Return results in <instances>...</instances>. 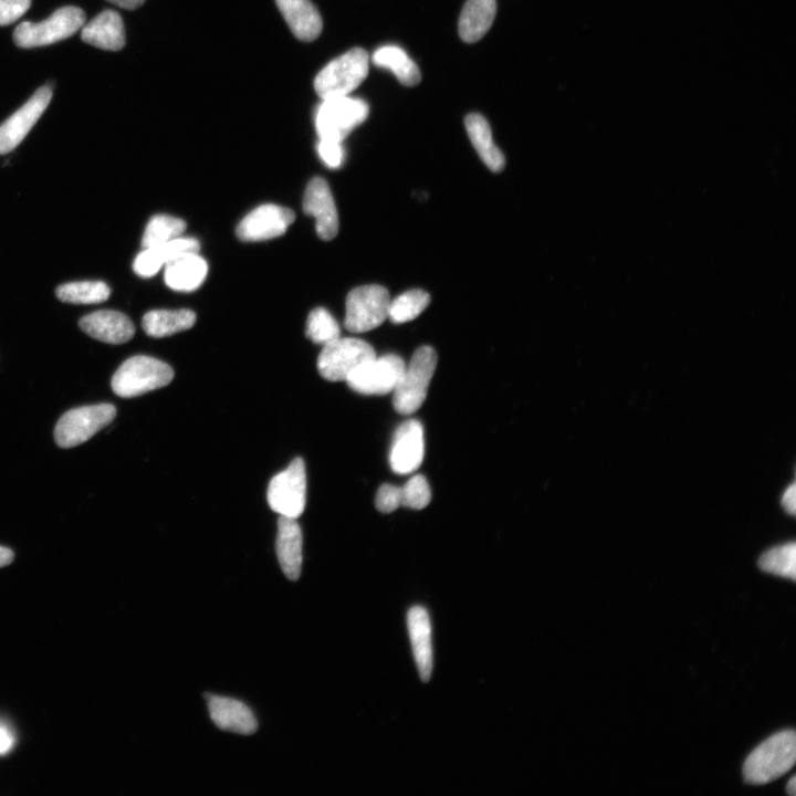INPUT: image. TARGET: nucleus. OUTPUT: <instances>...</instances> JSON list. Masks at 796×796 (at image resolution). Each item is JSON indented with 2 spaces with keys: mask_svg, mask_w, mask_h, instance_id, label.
<instances>
[{
  "mask_svg": "<svg viewBox=\"0 0 796 796\" xmlns=\"http://www.w3.org/2000/svg\"><path fill=\"white\" fill-rule=\"evenodd\" d=\"M786 792H787V794H789L790 796H795V794H796V777H795V776H793V777L789 779V782L787 783V785H786Z\"/></svg>",
  "mask_w": 796,
  "mask_h": 796,
  "instance_id": "41",
  "label": "nucleus"
},
{
  "mask_svg": "<svg viewBox=\"0 0 796 796\" xmlns=\"http://www.w3.org/2000/svg\"><path fill=\"white\" fill-rule=\"evenodd\" d=\"M468 136L486 167L501 171L505 165L502 151L493 143L492 132L488 121L478 113H471L464 118Z\"/></svg>",
  "mask_w": 796,
  "mask_h": 796,
  "instance_id": "25",
  "label": "nucleus"
},
{
  "mask_svg": "<svg viewBox=\"0 0 796 796\" xmlns=\"http://www.w3.org/2000/svg\"><path fill=\"white\" fill-rule=\"evenodd\" d=\"M31 0H0V25H9L22 17Z\"/></svg>",
  "mask_w": 796,
  "mask_h": 796,
  "instance_id": "36",
  "label": "nucleus"
},
{
  "mask_svg": "<svg viewBox=\"0 0 796 796\" xmlns=\"http://www.w3.org/2000/svg\"><path fill=\"white\" fill-rule=\"evenodd\" d=\"M305 335L314 344L324 346L341 336V328L326 308L316 307L307 317Z\"/></svg>",
  "mask_w": 796,
  "mask_h": 796,
  "instance_id": "32",
  "label": "nucleus"
},
{
  "mask_svg": "<svg viewBox=\"0 0 796 796\" xmlns=\"http://www.w3.org/2000/svg\"><path fill=\"white\" fill-rule=\"evenodd\" d=\"M796 485L789 484L782 494L781 504L784 511L794 516L796 512Z\"/></svg>",
  "mask_w": 796,
  "mask_h": 796,
  "instance_id": "37",
  "label": "nucleus"
},
{
  "mask_svg": "<svg viewBox=\"0 0 796 796\" xmlns=\"http://www.w3.org/2000/svg\"><path fill=\"white\" fill-rule=\"evenodd\" d=\"M796 760V735L793 730L774 734L761 743L745 760L744 779L764 785L788 773Z\"/></svg>",
  "mask_w": 796,
  "mask_h": 796,
  "instance_id": "1",
  "label": "nucleus"
},
{
  "mask_svg": "<svg viewBox=\"0 0 796 796\" xmlns=\"http://www.w3.org/2000/svg\"><path fill=\"white\" fill-rule=\"evenodd\" d=\"M116 416L112 404H97L71 409L62 415L54 429V439L61 448L78 446L111 423Z\"/></svg>",
  "mask_w": 796,
  "mask_h": 796,
  "instance_id": "7",
  "label": "nucleus"
},
{
  "mask_svg": "<svg viewBox=\"0 0 796 796\" xmlns=\"http://www.w3.org/2000/svg\"><path fill=\"white\" fill-rule=\"evenodd\" d=\"M266 499L270 507L281 516H301L306 503V472L302 458L292 460L285 470L271 479Z\"/></svg>",
  "mask_w": 796,
  "mask_h": 796,
  "instance_id": "10",
  "label": "nucleus"
},
{
  "mask_svg": "<svg viewBox=\"0 0 796 796\" xmlns=\"http://www.w3.org/2000/svg\"><path fill=\"white\" fill-rule=\"evenodd\" d=\"M401 490V505L412 510L426 507L431 500V490L427 479L417 474L410 478Z\"/></svg>",
  "mask_w": 796,
  "mask_h": 796,
  "instance_id": "33",
  "label": "nucleus"
},
{
  "mask_svg": "<svg viewBox=\"0 0 796 796\" xmlns=\"http://www.w3.org/2000/svg\"><path fill=\"white\" fill-rule=\"evenodd\" d=\"M407 628L419 675L427 682L433 669V647L431 619L423 606L415 605L409 608Z\"/></svg>",
  "mask_w": 796,
  "mask_h": 796,
  "instance_id": "16",
  "label": "nucleus"
},
{
  "mask_svg": "<svg viewBox=\"0 0 796 796\" xmlns=\"http://www.w3.org/2000/svg\"><path fill=\"white\" fill-rule=\"evenodd\" d=\"M185 229L186 223L179 218L167 214L154 216L145 228L142 244L144 248H150L166 243L181 237Z\"/></svg>",
  "mask_w": 796,
  "mask_h": 796,
  "instance_id": "31",
  "label": "nucleus"
},
{
  "mask_svg": "<svg viewBox=\"0 0 796 796\" xmlns=\"http://www.w3.org/2000/svg\"><path fill=\"white\" fill-rule=\"evenodd\" d=\"M371 61L376 66L390 70L405 86H415L421 80L419 67L399 46L379 48L374 52Z\"/></svg>",
  "mask_w": 796,
  "mask_h": 796,
  "instance_id": "27",
  "label": "nucleus"
},
{
  "mask_svg": "<svg viewBox=\"0 0 796 796\" xmlns=\"http://www.w3.org/2000/svg\"><path fill=\"white\" fill-rule=\"evenodd\" d=\"M317 153L324 164L331 168H337L344 159V150L341 142L320 139Z\"/></svg>",
  "mask_w": 796,
  "mask_h": 796,
  "instance_id": "35",
  "label": "nucleus"
},
{
  "mask_svg": "<svg viewBox=\"0 0 796 796\" xmlns=\"http://www.w3.org/2000/svg\"><path fill=\"white\" fill-rule=\"evenodd\" d=\"M375 505L379 512L390 513L401 506V490L392 484H383L379 486Z\"/></svg>",
  "mask_w": 796,
  "mask_h": 796,
  "instance_id": "34",
  "label": "nucleus"
},
{
  "mask_svg": "<svg viewBox=\"0 0 796 796\" xmlns=\"http://www.w3.org/2000/svg\"><path fill=\"white\" fill-rule=\"evenodd\" d=\"M174 369L166 363L145 355L126 359L112 377L113 391L123 398H132L170 384Z\"/></svg>",
  "mask_w": 796,
  "mask_h": 796,
  "instance_id": "2",
  "label": "nucleus"
},
{
  "mask_svg": "<svg viewBox=\"0 0 796 796\" xmlns=\"http://www.w3.org/2000/svg\"><path fill=\"white\" fill-rule=\"evenodd\" d=\"M208 273L206 260L199 252L178 256L165 265L164 280L174 291L190 292L198 289Z\"/></svg>",
  "mask_w": 796,
  "mask_h": 796,
  "instance_id": "23",
  "label": "nucleus"
},
{
  "mask_svg": "<svg viewBox=\"0 0 796 796\" xmlns=\"http://www.w3.org/2000/svg\"><path fill=\"white\" fill-rule=\"evenodd\" d=\"M369 114L366 102L346 96L323 100L315 116L320 139L343 142Z\"/></svg>",
  "mask_w": 796,
  "mask_h": 796,
  "instance_id": "6",
  "label": "nucleus"
},
{
  "mask_svg": "<svg viewBox=\"0 0 796 796\" xmlns=\"http://www.w3.org/2000/svg\"><path fill=\"white\" fill-rule=\"evenodd\" d=\"M196 323V314L186 308L154 310L143 317V328L148 336L160 338L189 329Z\"/></svg>",
  "mask_w": 796,
  "mask_h": 796,
  "instance_id": "26",
  "label": "nucleus"
},
{
  "mask_svg": "<svg viewBox=\"0 0 796 796\" xmlns=\"http://www.w3.org/2000/svg\"><path fill=\"white\" fill-rule=\"evenodd\" d=\"M390 297L387 289L377 284L353 289L346 298L345 327L352 333H365L388 318Z\"/></svg>",
  "mask_w": 796,
  "mask_h": 796,
  "instance_id": "9",
  "label": "nucleus"
},
{
  "mask_svg": "<svg viewBox=\"0 0 796 796\" xmlns=\"http://www.w3.org/2000/svg\"><path fill=\"white\" fill-rule=\"evenodd\" d=\"M430 295L418 289L409 290L390 300L388 318L396 324L409 322L419 316L429 305Z\"/></svg>",
  "mask_w": 796,
  "mask_h": 796,
  "instance_id": "30",
  "label": "nucleus"
},
{
  "mask_svg": "<svg viewBox=\"0 0 796 796\" xmlns=\"http://www.w3.org/2000/svg\"><path fill=\"white\" fill-rule=\"evenodd\" d=\"M85 18L81 8L63 7L44 21L20 23L13 31V41L23 49L49 45L77 32L84 25Z\"/></svg>",
  "mask_w": 796,
  "mask_h": 796,
  "instance_id": "5",
  "label": "nucleus"
},
{
  "mask_svg": "<svg viewBox=\"0 0 796 796\" xmlns=\"http://www.w3.org/2000/svg\"><path fill=\"white\" fill-rule=\"evenodd\" d=\"M303 210L315 218L317 235L325 241L338 232V214L328 184L321 177L313 178L306 186Z\"/></svg>",
  "mask_w": 796,
  "mask_h": 796,
  "instance_id": "15",
  "label": "nucleus"
},
{
  "mask_svg": "<svg viewBox=\"0 0 796 796\" xmlns=\"http://www.w3.org/2000/svg\"><path fill=\"white\" fill-rule=\"evenodd\" d=\"M13 558L14 554L10 548L0 546V567L11 564Z\"/></svg>",
  "mask_w": 796,
  "mask_h": 796,
  "instance_id": "40",
  "label": "nucleus"
},
{
  "mask_svg": "<svg viewBox=\"0 0 796 796\" xmlns=\"http://www.w3.org/2000/svg\"><path fill=\"white\" fill-rule=\"evenodd\" d=\"M425 454L423 428L416 419L404 421L395 431L389 453L391 470L408 474L419 468Z\"/></svg>",
  "mask_w": 796,
  "mask_h": 796,
  "instance_id": "14",
  "label": "nucleus"
},
{
  "mask_svg": "<svg viewBox=\"0 0 796 796\" xmlns=\"http://www.w3.org/2000/svg\"><path fill=\"white\" fill-rule=\"evenodd\" d=\"M56 297L72 304H95L108 298L111 290L102 281H77L59 285Z\"/></svg>",
  "mask_w": 796,
  "mask_h": 796,
  "instance_id": "28",
  "label": "nucleus"
},
{
  "mask_svg": "<svg viewBox=\"0 0 796 796\" xmlns=\"http://www.w3.org/2000/svg\"><path fill=\"white\" fill-rule=\"evenodd\" d=\"M758 567L766 573L796 579V545L795 542L785 543L764 552L757 562Z\"/></svg>",
  "mask_w": 796,
  "mask_h": 796,
  "instance_id": "29",
  "label": "nucleus"
},
{
  "mask_svg": "<svg viewBox=\"0 0 796 796\" xmlns=\"http://www.w3.org/2000/svg\"><path fill=\"white\" fill-rule=\"evenodd\" d=\"M14 744V737L9 730L0 725V755L8 753Z\"/></svg>",
  "mask_w": 796,
  "mask_h": 796,
  "instance_id": "38",
  "label": "nucleus"
},
{
  "mask_svg": "<svg viewBox=\"0 0 796 796\" xmlns=\"http://www.w3.org/2000/svg\"><path fill=\"white\" fill-rule=\"evenodd\" d=\"M295 219L285 207L265 203L249 212L238 224L237 235L242 241L255 242L282 235Z\"/></svg>",
  "mask_w": 796,
  "mask_h": 796,
  "instance_id": "13",
  "label": "nucleus"
},
{
  "mask_svg": "<svg viewBox=\"0 0 796 796\" xmlns=\"http://www.w3.org/2000/svg\"><path fill=\"white\" fill-rule=\"evenodd\" d=\"M496 14V0H468L459 19V34L467 43L479 41L491 28Z\"/></svg>",
  "mask_w": 796,
  "mask_h": 796,
  "instance_id": "24",
  "label": "nucleus"
},
{
  "mask_svg": "<svg viewBox=\"0 0 796 796\" xmlns=\"http://www.w3.org/2000/svg\"><path fill=\"white\" fill-rule=\"evenodd\" d=\"M52 88L41 86L17 112L0 125V155L13 150L24 139L46 109Z\"/></svg>",
  "mask_w": 796,
  "mask_h": 796,
  "instance_id": "12",
  "label": "nucleus"
},
{
  "mask_svg": "<svg viewBox=\"0 0 796 796\" xmlns=\"http://www.w3.org/2000/svg\"><path fill=\"white\" fill-rule=\"evenodd\" d=\"M200 243L191 237H178L166 243L145 248L134 260L133 269L142 277L154 276L163 266L187 253L199 252Z\"/></svg>",
  "mask_w": 796,
  "mask_h": 796,
  "instance_id": "18",
  "label": "nucleus"
},
{
  "mask_svg": "<svg viewBox=\"0 0 796 796\" xmlns=\"http://www.w3.org/2000/svg\"><path fill=\"white\" fill-rule=\"evenodd\" d=\"M406 363L397 355L388 354L365 362L346 379L348 387L363 395H387L397 386Z\"/></svg>",
  "mask_w": 796,
  "mask_h": 796,
  "instance_id": "11",
  "label": "nucleus"
},
{
  "mask_svg": "<svg viewBox=\"0 0 796 796\" xmlns=\"http://www.w3.org/2000/svg\"><path fill=\"white\" fill-rule=\"evenodd\" d=\"M207 702L210 718L220 730L242 735L258 730L253 712L241 701L211 694Z\"/></svg>",
  "mask_w": 796,
  "mask_h": 796,
  "instance_id": "19",
  "label": "nucleus"
},
{
  "mask_svg": "<svg viewBox=\"0 0 796 796\" xmlns=\"http://www.w3.org/2000/svg\"><path fill=\"white\" fill-rule=\"evenodd\" d=\"M81 39L95 48L119 51L125 45L122 17L114 10H104L82 27Z\"/></svg>",
  "mask_w": 796,
  "mask_h": 796,
  "instance_id": "21",
  "label": "nucleus"
},
{
  "mask_svg": "<svg viewBox=\"0 0 796 796\" xmlns=\"http://www.w3.org/2000/svg\"><path fill=\"white\" fill-rule=\"evenodd\" d=\"M437 362L436 350L430 346H421L412 354L392 391V405L397 412L408 416L421 407Z\"/></svg>",
  "mask_w": 796,
  "mask_h": 796,
  "instance_id": "3",
  "label": "nucleus"
},
{
  "mask_svg": "<svg viewBox=\"0 0 796 796\" xmlns=\"http://www.w3.org/2000/svg\"><path fill=\"white\" fill-rule=\"evenodd\" d=\"M78 325L91 337L108 343L123 344L133 338L135 326L125 314L101 310L83 316Z\"/></svg>",
  "mask_w": 796,
  "mask_h": 796,
  "instance_id": "17",
  "label": "nucleus"
},
{
  "mask_svg": "<svg viewBox=\"0 0 796 796\" xmlns=\"http://www.w3.org/2000/svg\"><path fill=\"white\" fill-rule=\"evenodd\" d=\"M370 344L355 337H338L323 346L317 358V370L328 381H346L362 364L374 358Z\"/></svg>",
  "mask_w": 796,
  "mask_h": 796,
  "instance_id": "8",
  "label": "nucleus"
},
{
  "mask_svg": "<svg viewBox=\"0 0 796 796\" xmlns=\"http://www.w3.org/2000/svg\"><path fill=\"white\" fill-rule=\"evenodd\" d=\"M369 54L362 48H353L328 62L315 76L314 88L322 98L346 96L366 78Z\"/></svg>",
  "mask_w": 796,
  "mask_h": 796,
  "instance_id": "4",
  "label": "nucleus"
},
{
  "mask_svg": "<svg viewBox=\"0 0 796 796\" xmlns=\"http://www.w3.org/2000/svg\"><path fill=\"white\" fill-rule=\"evenodd\" d=\"M302 531L296 519L280 516L275 549L282 572L290 580H297L302 566Z\"/></svg>",
  "mask_w": 796,
  "mask_h": 796,
  "instance_id": "20",
  "label": "nucleus"
},
{
  "mask_svg": "<svg viewBox=\"0 0 796 796\" xmlns=\"http://www.w3.org/2000/svg\"><path fill=\"white\" fill-rule=\"evenodd\" d=\"M108 2L127 10H134L140 7L145 0H107Z\"/></svg>",
  "mask_w": 796,
  "mask_h": 796,
  "instance_id": "39",
  "label": "nucleus"
},
{
  "mask_svg": "<svg viewBox=\"0 0 796 796\" xmlns=\"http://www.w3.org/2000/svg\"><path fill=\"white\" fill-rule=\"evenodd\" d=\"M275 3L298 40L310 42L321 34L323 21L311 0H275Z\"/></svg>",
  "mask_w": 796,
  "mask_h": 796,
  "instance_id": "22",
  "label": "nucleus"
}]
</instances>
